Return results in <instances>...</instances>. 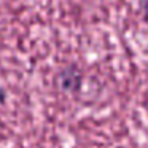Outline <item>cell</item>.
<instances>
[{"instance_id":"obj_1","label":"cell","mask_w":148,"mask_h":148,"mask_svg":"<svg viewBox=\"0 0 148 148\" xmlns=\"http://www.w3.org/2000/svg\"><path fill=\"white\" fill-rule=\"evenodd\" d=\"M83 84V75H81L80 69L77 65H69V67L62 69L59 73V86L65 92L75 94L81 89Z\"/></svg>"},{"instance_id":"obj_3","label":"cell","mask_w":148,"mask_h":148,"mask_svg":"<svg viewBox=\"0 0 148 148\" xmlns=\"http://www.w3.org/2000/svg\"><path fill=\"white\" fill-rule=\"evenodd\" d=\"M5 100H7V92H5L3 88H0V105H3Z\"/></svg>"},{"instance_id":"obj_2","label":"cell","mask_w":148,"mask_h":148,"mask_svg":"<svg viewBox=\"0 0 148 148\" xmlns=\"http://www.w3.org/2000/svg\"><path fill=\"white\" fill-rule=\"evenodd\" d=\"M142 10H143V21L148 24V0H145L143 5H142Z\"/></svg>"}]
</instances>
